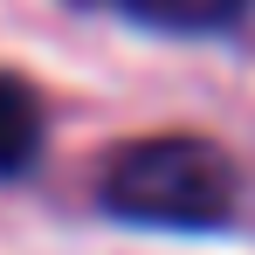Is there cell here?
<instances>
[{
    "instance_id": "1",
    "label": "cell",
    "mask_w": 255,
    "mask_h": 255,
    "mask_svg": "<svg viewBox=\"0 0 255 255\" xmlns=\"http://www.w3.org/2000/svg\"><path fill=\"white\" fill-rule=\"evenodd\" d=\"M97 200L138 228H221L235 214V159L207 138H131L97 172Z\"/></svg>"
},
{
    "instance_id": "2",
    "label": "cell",
    "mask_w": 255,
    "mask_h": 255,
    "mask_svg": "<svg viewBox=\"0 0 255 255\" xmlns=\"http://www.w3.org/2000/svg\"><path fill=\"white\" fill-rule=\"evenodd\" d=\"M83 7H104V14L159 28V35H214L249 14V0H83Z\"/></svg>"
},
{
    "instance_id": "3",
    "label": "cell",
    "mask_w": 255,
    "mask_h": 255,
    "mask_svg": "<svg viewBox=\"0 0 255 255\" xmlns=\"http://www.w3.org/2000/svg\"><path fill=\"white\" fill-rule=\"evenodd\" d=\"M42 97L0 69V179H21V172L42 159Z\"/></svg>"
}]
</instances>
